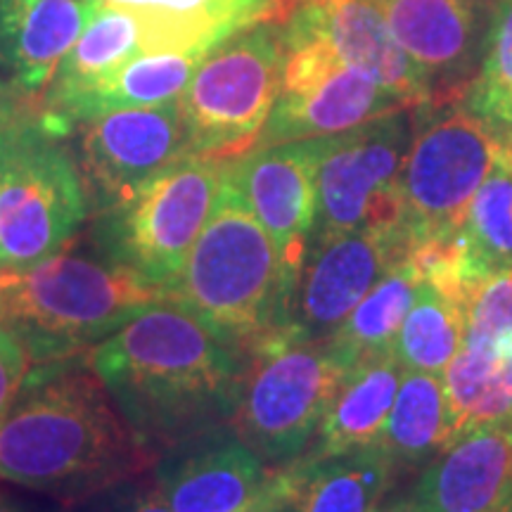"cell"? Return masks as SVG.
<instances>
[{"label":"cell","instance_id":"ffe728a7","mask_svg":"<svg viewBox=\"0 0 512 512\" xmlns=\"http://www.w3.org/2000/svg\"><path fill=\"white\" fill-rule=\"evenodd\" d=\"M98 0H0V72L36 102Z\"/></svg>","mask_w":512,"mask_h":512},{"label":"cell","instance_id":"8992f818","mask_svg":"<svg viewBox=\"0 0 512 512\" xmlns=\"http://www.w3.org/2000/svg\"><path fill=\"white\" fill-rule=\"evenodd\" d=\"M503 145L463 102L415 110L399 176V228L411 249L456 238Z\"/></svg>","mask_w":512,"mask_h":512},{"label":"cell","instance_id":"3957f363","mask_svg":"<svg viewBox=\"0 0 512 512\" xmlns=\"http://www.w3.org/2000/svg\"><path fill=\"white\" fill-rule=\"evenodd\" d=\"M169 294L121 264L98 242L19 271H0V323L22 332L36 361L53 363L91 349Z\"/></svg>","mask_w":512,"mask_h":512},{"label":"cell","instance_id":"30bf717a","mask_svg":"<svg viewBox=\"0 0 512 512\" xmlns=\"http://www.w3.org/2000/svg\"><path fill=\"white\" fill-rule=\"evenodd\" d=\"M413 131L415 110H399L318 138L311 242L368 226H399V176Z\"/></svg>","mask_w":512,"mask_h":512},{"label":"cell","instance_id":"f1b7e54d","mask_svg":"<svg viewBox=\"0 0 512 512\" xmlns=\"http://www.w3.org/2000/svg\"><path fill=\"white\" fill-rule=\"evenodd\" d=\"M467 292L422 280L392 349L406 370L441 375L463 344Z\"/></svg>","mask_w":512,"mask_h":512},{"label":"cell","instance_id":"8fae6325","mask_svg":"<svg viewBox=\"0 0 512 512\" xmlns=\"http://www.w3.org/2000/svg\"><path fill=\"white\" fill-rule=\"evenodd\" d=\"M283 86L256 147L337 136L384 114L411 110L323 43L280 29Z\"/></svg>","mask_w":512,"mask_h":512},{"label":"cell","instance_id":"9a60e30c","mask_svg":"<svg viewBox=\"0 0 512 512\" xmlns=\"http://www.w3.org/2000/svg\"><path fill=\"white\" fill-rule=\"evenodd\" d=\"M278 27L323 43L411 110L432 105L430 81L396 43L375 0H306Z\"/></svg>","mask_w":512,"mask_h":512},{"label":"cell","instance_id":"e0dca14e","mask_svg":"<svg viewBox=\"0 0 512 512\" xmlns=\"http://www.w3.org/2000/svg\"><path fill=\"white\" fill-rule=\"evenodd\" d=\"M399 465L382 446L268 467L252 512H375Z\"/></svg>","mask_w":512,"mask_h":512},{"label":"cell","instance_id":"6da1fadb","mask_svg":"<svg viewBox=\"0 0 512 512\" xmlns=\"http://www.w3.org/2000/svg\"><path fill=\"white\" fill-rule=\"evenodd\" d=\"M157 453L230 418L245 356L181 304L147 306L83 356Z\"/></svg>","mask_w":512,"mask_h":512},{"label":"cell","instance_id":"83f0119b","mask_svg":"<svg viewBox=\"0 0 512 512\" xmlns=\"http://www.w3.org/2000/svg\"><path fill=\"white\" fill-rule=\"evenodd\" d=\"M396 465L418 467L448 446L444 377L406 370L396 389L392 411L377 439Z\"/></svg>","mask_w":512,"mask_h":512},{"label":"cell","instance_id":"9c48e42d","mask_svg":"<svg viewBox=\"0 0 512 512\" xmlns=\"http://www.w3.org/2000/svg\"><path fill=\"white\" fill-rule=\"evenodd\" d=\"M60 140L34 112L0 162V271H19L57 254L86 221L81 174Z\"/></svg>","mask_w":512,"mask_h":512},{"label":"cell","instance_id":"74e56055","mask_svg":"<svg viewBox=\"0 0 512 512\" xmlns=\"http://www.w3.org/2000/svg\"><path fill=\"white\" fill-rule=\"evenodd\" d=\"M240 512H252V510H240Z\"/></svg>","mask_w":512,"mask_h":512},{"label":"cell","instance_id":"d4e9b609","mask_svg":"<svg viewBox=\"0 0 512 512\" xmlns=\"http://www.w3.org/2000/svg\"><path fill=\"white\" fill-rule=\"evenodd\" d=\"M140 12L150 24L152 50L209 53L254 24H273V0H98Z\"/></svg>","mask_w":512,"mask_h":512},{"label":"cell","instance_id":"277c9868","mask_svg":"<svg viewBox=\"0 0 512 512\" xmlns=\"http://www.w3.org/2000/svg\"><path fill=\"white\" fill-rule=\"evenodd\" d=\"M294 287L271 235L226 178L169 299L245 356L259 339L290 325Z\"/></svg>","mask_w":512,"mask_h":512},{"label":"cell","instance_id":"ba28073f","mask_svg":"<svg viewBox=\"0 0 512 512\" xmlns=\"http://www.w3.org/2000/svg\"><path fill=\"white\" fill-rule=\"evenodd\" d=\"M223 169V159H178L124 204L98 214L95 242L169 294L214 209Z\"/></svg>","mask_w":512,"mask_h":512},{"label":"cell","instance_id":"4316f807","mask_svg":"<svg viewBox=\"0 0 512 512\" xmlns=\"http://www.w3.org/2000/svg\"><path fill=\"white\" fill-rule=\"evenodd\" d=\"M420 285L422 275L418 266L411 256H406L361 299V304L339 323V328L325 337L337 361L349 370L363 358L392 349Z\"/></svg>","mask_w":512,"mask_h":512},{"label":"cell","instance_id":"d590c367","mask_svg":"<svg viewBox=\"0 0 512 512\" xmlns=\"http://www.w3.org/2000/svg\"><path fill=\"white\" fill-rule=\"evenodd\" d=\"M498 512H512V489H510V494L505 496V501H503L501 510H498Z\"/></svg>","mask_w":512,"mask_h":512},{"label":"cell","instance_id":"8d00e7d4","mask_svg":"<svg viewBox=\"0 0 512 512\" xmlns=\"http://www.w3.org/2000/svg\"><path fill=\"white\" fill-rule=\"evenodd\" d=\"M0 512H12V510L5 503H0Z\"/></svg>","mask_w":512,"mask_h":512},{"label":"cell","instance_id":"f546056e","mask_svg":"<svg viewBox=\"0 0 512 512\" xmlns=\"http://www.w3.org/2000/svg\"><path fill=\"white\" fill-rule=\"evenodd\" d=\"M463 105L503 143H512V0H496L486 27L475 79Z\"/></svg>","mask_w":512,"mask_h":512},{"label":"cell","instance_id":"ac0fdd59","mask_svg":"<svg viewBox=\"0 0 512 512\" xmlns=\"http://www.w3.org/2000/svg\"><path fill=\"white\" fill-rule=\"evenodd\" d=\"M174 448L166 458L157 489L174 512L254 510L264 491L268 467L230 434L204 432Z\"/></svg>","mask_w":512,"mask_h":512},{"label":"cell","instance_id":"d6a6232c","mask_svg":"<svg viewBox=\"0 0 512 512\" xmlns=\"http://www.w3.org/2000/svg\"><path fill=\"white\" fill-rule=\"evenodd\" d=\"M126 512H174V510L169 508V503L164 501V496L159 494V489L155 486V489H147L143 494L133 498L131 508Z\"/></svg>","mask_w":512,"mask_h":512},{"label":"cell","instance_id":"836d02e7","mask_svg":"<svg viewBox=\"0 0 512 512\" xmlns=\"http://www.w3.org/2000/svg\"><path fill=\"white\" fill-rule=\"evenodd\" d=\"M306 0H273V24H283Z\"/></svg>","mask_w":512,"mask_h":512},{"label":"cell","instance_id":"7a4b0ae2","mask_svg":"<svg viewBox=\"0 0 512 512\" xmlns=\"http://www.w3.org/2000/svg\"><path fill=\"white\" fill-rule=\"evenodd\" d=\"M43 363L0 420V479L83 498L143 475L159 453L128 425L86 361Z\"/></svg>","mask_w":512,"mask_h":512},{"label":"cell","instance_id":"2e32d148","mask_svg":"<svg viewBox=\"0 0 512 512\" xmlns=\"http://www.w3.org/2000/svg\"><path fill=\"white\" fill-rule=\"evenodd\" d=\"M384 19L425 72L432 86V107L463 102L475 79L489 22L486 0H375Z\"/></svg>","mask_w":512,"mask_h":512},{"label":"cell","instance_id":"e575fe53","mask_svg":"<svg viewBox=\"0 0 512 512\" xmlns=\"http://www.w3.org/2000/svg\"><path fill=\"white\" fill-rule=\"evenodd\" d=\"M375 512H418V505H415L413 498H401V501L380 505Z\"/></svg>","mask_w":512,"mask_h":512},{"label":"cell","instance_id":"484cf974","mask_svg":"<svg viewBox=\"0 0 512 512\" xmlns=\"http://www.w3.org/2000/svg\"><path fill=\"white\" fill-rule=\"evenodd\" d=\"M467 287L512 271V143L498 152L458 230Z\"/></svg>","mask_w":512,"mask_h":512},{"label":"cell","instance_id":"44dd1931","mask_svg":"<svg viewBox=\"0 0 512 512\" xmlns=\"http://www.w3.org/2000/svg\"><path fill=\"white\" fill-rule=\"evenodd\" d=\"M204 57L200 50H143L62 105L36 107V119L50 136L67 138L81 121L100 114L174 102Z\"/></svg>","mask_w":512,"mask_h":512},{"label":"cell","instance_id":"603a6c76","mask_svg":"<svg viewBox=\"0 0 512 512\" xmlns=\"http://www.w3.org/2000/svg\"><path fill=\"white\" fill-rule=\"evenodd\" d=\"M448 446L479 425L512 418V332L463 337L444 373Z\"/></svg>","mask_w":512,"mask_h":512},{"label":"cell","instance_id":"5b68a950","mask_svg":"<svg viewBox=\"0 0 512 512\" xmlns=\"http://www.w3.org/2000/svg\"><path fill=\"white\" fill-rule=\"evenodd\" d=\"M347 368L325 339L294 325L245 351L230 430L266 467L290 465L309 448Z\"/></svg>","mask_w":512,"mask_h":512},{"label":"cell","instance_id":"d6986e66","mask_svg":"<svg viewBox=\"0 0 512 512\" xmlns=\"http://www.w3.org/2000/svg\"><path fill=\"white\" fill-rule=\"evenodd\" d=\"M512 489V418L446 446L415 486L418 512H498Z\"/></svg>","mask_w":512,"mask_h":512},{"label":"cell","instance_id":"1f68e13d","mask_svg":"<svg viewBox=\"0 0 512 512\" xmlns=\"http://www.w3.org/2000/svg\"><path fill=\"white\" fill-rule=\"evenodd\" d=\"M36 112V102L24 98L12 83L0 79V162L19 131V126Z\"/></svg>","mask_w":512,"mask_h":512},{"label":"cell","instance_id":"52a82bcc","mask_svg":"<svg viewBox=\"0 0 512 512\" xmlns=\"http://www.w3.org/2000/svg\"><path fill=\"white\" fill-rule=\"evenodd\" d=\"M283 64L280 27L271 22L211 48L178 98L190 155L228 162L254 150L280 95Z\"/></svg>","mask_w":512,"mask_h":512},{"label":"cell","instance_id":"cb8c5ba5","mask_svg":"<svg viewBox=\"0 0 512 512\" xmlns=\"http://www.w3.org/2000/svg\"><path fill=\"white\" fill-rule=\"evenodd\" d=\"M143 50H152L147 19L131 8L100 3L74 46L57 64L53 79L36 107L50 110V107L62 105L64 100L86 91L88 86L98 83L102 76L114 72L119 64Z\"/></svg>","mask_w":512,"mask_h":512},{"label":"cell","instance_id":"4dcf8cb0","mask_svg":"<svg viewBox=\"0 0 512 512\" xmlns=\"http://www.w3.org/2000/svg\"><path fill=\"white\" fill-rule=\"evenodd\" d=\"M34 363L36 356L22 332L0 323V420L15 406Z\"/></svg>","mask_w":512,"mask_h":512},{"label":"cell","instance_id":"7402d4cb","mask_svg":"<svg viewBox=\"0 0 512 512\" xmlns=\"http://www.w3.org/2000/svg\"><path fill=\"white\" fill-rule=\"evenodd\" d=\"M403 373L406 368L394 349L351 366L302 456L328 458L375 446L392 411Z\"/></svg>","mask_w":512,"mask_h":512},{"label":"cell","instance_id":"7c38bea8","mask_svg":"<svg viewBox=\"0 0 512 512\" xmlns=\"http://www.w3.org/2000/svg\"><path fill=\"white\" fill-rule=\"evenodd\" d=\"M74 133L79 136L74 162L95 214L124 204L147 181L190 155L178 100L100 114L81 121Z\"/></svg>","mask_w":512,"mask_h":512},{"label":"cell","instance_id":"4fadbf2b","mask_svg":"<svg viewBox=\"0 0 512 512\" xmlns=\"http://www.w3.org/2000/svg\"><path fill=\"white\" fill-rule=\"evenodd\" d=\"M411 252L399 226H368L311 242L294 285L290 325L325 339Z\"/></svg>","mask_w":512,"mask_h":512},{"label":"cell","instance_id":"5bb4252c","mask_svg":"<svg viewBox=\"0 0 512 512\" xmlns=\"http://www.w3.org/2000/svg\"><path fill=\"white\" fill-rule=\"evenodd\" d=\"M316 164L318 138L254 147L226 162V178L271 235L292 287L316 223Z\"/></svg>","mask_w":512,"mask_h":512}]
</instances>
